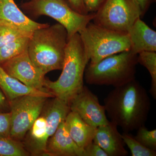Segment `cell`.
Returning a JSON list of instances; mask_svg holds the SVG:
<instances>
[{"label":"cell","mask_w":156,"mask_h":156,"mask_svg":"<svg viewBox=\"0 0 156 156\" xmlns=\"http://www.w3.org/2000/svg\"><path fill=\"white\" fill-rule=\"evenodd\" d=\"M27 1H30V0H26Z\"/></svg>","instance_id":"obj_31"},{"label":"cell","mask_w":156,"mask_h":156,"mask_svg":"<svg viewBox=\"0 0 156 156\" xmlns=\"http://www.w3.org/2000/svg\"><path fill=\"white\" fill-rule=\"evenodd\" d=\"M28 154L20 141L10 137H0V156H26Z\"/></svg>","instance_id":"obj_22"},{"label":"cell","mask_w":156,"mask_h":156,"mask_svg":"<svg viewBox=\"0 0 156 156\" xmlns=\"http://www.w3.org/2000/svg\"><path fill=\"white\" fill-rule=\"evenodd\" d=\"M11 124V112L0 111V137H10Z\"/></svg>","instance_id":"obj_25"},{"label":"cell","mask_w":156,"mask_h":156,"mask_svg":"<svg viewBox=\"0 0 156 156\" xmlns=\"http://www.w3.org/2000/svg\"><path fill=\"white\" fill-rule=\"evenodd\" d=\"M104 102L111 122L129 133L145 125L151 108L146 90L135 79L115 87Z\"/></svg>","instance_id":"obj_1"},{"label":"cell","mask_w":156,"mask_h":156,"mask_svg":"<svg viewBox=\"0 0 156 156\" xmlns=\"http://www.w3.org/2000/svg\"><path fill=\"white\" fill-rule=\"evenodd\" d=\"M68 2L74 10L82 14H89L87 12L83 0H67Z\"/></svg>","instance_id":"obj_28"},{"label":"cell","mask_w":156,"mask_h":156,"mask_svg":"<svg viewBox=\"0 0 156 156\" xmlns=\"http://www.w3.org/2000/svg\"><path fill=\"white\" fill-rule=\"evenodd\" d=\"M78 33L89 57V62L92 64L131 49L128 33L104 28L92 21Z\"/></svg>","instance_id":"obj_5"},{"label":"cell","mask_w":156,"mask_h":156,"mask_svg":"<svg viewBox=\"0 0 156 156\" xmlns=\"http://www.w3.org/2000/svg\"><path fill=\"white\" fill-rule=\"evenodd\" d=\"M137 62L148 71L151 76L150 92L154 99L156 98V53L144 51L137 54Z\"/></svg>","instance_id":"obj_20"},{"label":"cell","mask_w":156,"mask_h":156,"mask_svg":"<svg viewBox=\"0 0 156 156\" xmlns=\"http://www.w3.org/2000/svg\"><path fill=\"white\" fill-rule=\"evenodd\" d=\"M48 98L24 95L9 103L11 124L10 137L20 141L31 128L43 110Z\"/></svg>","instance_id":"obj_8"},{"label":"cell","mask_w":156,"mask_h":156,"mask_svg":"<svg viewBox=\"0 0 156 156\" xmlns=\"http://www.w3.org/2000/svg\"><path fill=\"white\" fill-rule=\"evenodd\" d=\"M68 37L60 23L34 31L29 41L27 52L31 60L43 74L61 70L64 63Z\"/></svg>","instance_id":"obj_3"},{"label":"cell","mask_w":156,"mask_h":156,"mask_svg":"<svg viewBox=\"0 0 156 156\" xmlns=\"http://www.w3.org/2000/svg\"><path fill=\"white\" fill-rule=\"evenodd\" d=\"M93 141L100 146L108 156L128 155L118 126L111 121L107 125L97 127Z\"/></svg>","instance_id":"obj_11"},{"label":"cell","mask_w":156,"mask_h":156,"mask_svg":"<svg viewBox=\"0 0 156 156\" xmlns=\"http://www.w3.org/2000/svg\"><path fill=\"white\" fill-rule=\"evenodd\" d=\"M105 0H83L88 13H95Z\"/></svg>","instance_id":"obj_27"},{"label":"cell","mask_w":156,"mask_h":156,"mask_svg":"<svg viewBox=\"0 0 156 156\" xmlns=\"http://www.w3.org/2000/svg\"><path fill=\"white\" fill-rule=\"evenodd\" d=\"M89 59L79 33L68 39L63 67L57 80L46 79L44 87L55 97L69 102L83 87L84 73Z\"/></svg>","instance_id":"obj_2"},{"label":"cell","mask_w":156,"mask_h":156,"mask_svg":"<svg viewBox=\"0 0 156 156\" xmlns=\"http://www.w3.org/2000/svg\"><path fill=\"white\" fill-rule=\"evenodd\" d=\"M0 65L8 74L24 85L41 91L50 92L45 88V75L34 64L27 50Z\"/></svg>","instance_id":"obj_9"},{"label":"cell","mask_w":156,"mask_h":156,"mask_svg":"<svg viewBox=\"0 0 156 156\" xmlns=\"http://www.w3.org/2000/svg\"><path fill=\"white\" fill-rule=\"evenodd\" d=\"M70 112L69 104L58 98L51 101L43 115L47 124V135L48 139L54 134L58 126L65 121Z\"/></svg>","instance_id":"obj_17"},{"label":"cell","mask_w":156,"mask_h":156,"mask_svg":"<svg viewBox=\"0 0 156 156\" xmlns=\"http://www.w3.org/2000/svg\"><path fill=\"white\" fill-rule=\"evenodd\" d=\"M21 7L34 17L47 16L55 20L66 28L68 39L83 29L95 16V13H78L67 0H30L23 3Z\"/></svg>","instance_id":"obj_6"},{"label":"cell","mask_w":156,"mask_h":156,"mask_svg":"<svg viewBox=\"0 0 156 156\" xmlns=\"http://www.w3.org/2000/svg\"><path fill=\"white\" fill-rule=\"evenodd\" d=\"M65 123L70 136L81 148L93 141L97 128L86 122L76 113L70 112Z\"/></svg>","instance_id":"obj_16"},{"label":"cell","mask_w":156,"mask_h":156,"mask_svg":"<svg viewBox=\"0 0 156 156\" xmlns=\"http://www.w3.org/2000/svg\"><path fill=\"white\" fill-rule=\"evenodd\" d=\"M32 33L9 23H0V47L17 39L31 37Z\"/></svg>","instance_id":"obj_21"},{"label":"cell","mask_w":156,"mask_h":156,"mask_svg":"<svg viewBox=\"0 0 156 156\" xmlns=\"http://www.w3.org/2000/svg\"><path fill=\"white\" fill-rule=\"evenodd\" d=\"M30 150L35 155H44L48 139L47 135V124L44 116H39L34 122L30 129Z\"/></svg>","instance_id":"obj_18"},{"label":"cell","mask_w":156,"mask_h":156,"mask_svg":"<svg viewBox=\"0 0 156 156\" xmlns=\"http://www.w3.org/2000/svg\"><path fill=\"white\" fill-rule=\"evenodd\" d=\"M0 90L9 103L24 95H33L47 98L55 96L50 92H44L29 87L8 74L0 65Z\"/></svg>","instance_id":"obj_15"},{"label":"cell","mask_w":156,"mask_h":156,"mask_svg":"<svg viewBox=\"0 0 156 156\" xmlns=\"http://www.w3.org/2000/svg\"><path fill=\"white\" fill-rule=\"evenodd\" d=\"M128 34L130 40V50L138 54L144 51L156 52V32L141 19L138 18Z\"/></svg>","instance_id":"obj_14"},{"label":"cell","mask_w":156,"mask_h":156,"mask_svg":"<svg viewBox=\"0 0 156 156\" xmlns=\"http://www.w3.org/2000/svg\"><path fill=\"white\" fill-rule=\"evenodd\" d=\"M137 54L131 50L114 54L96 63L87 64L86 83L96 86L121 87L135 79Z\"/></svg>","instance_id":"obj_4"},{"label":"cell","mask_w":156,"mask_h":156,"mask_svg":"<svg viewBox=\"0 0 156 156\" xmlns=\"http://www.w3.org/2000/svg\"><path fill=\"white\" fill-rule=\"evenodd\" d=\"M122 138L131 151L132 156H156V151L147 148L136 140L129 132H123Z\"/></svg>","instance_id":"obj_23"},{"label":"cell","mask_w":156,"mask_h":156,"mask_svg":"<svg viewBox=\"0 0 156 156\" xmlns=\"http://www.w3.org/2000/svg\"><path fill=\"white\" fill-rule=\"evenodd\" d=\"M9 106H10L9 101L0 90V111L4 112Z\"/></svg>","instance_id":"obj_30"},{"label":"cell","mask_w":156,"mask_h":156,"mask_svg":"<svg viewBox=\"0 0 156 156\" xmlns=\"http://www.w3.org/2000/svg\"><path fill=\"white\" fill-rule=\"evenodd\" d=\"M136 130L134 138L145 147L156 151V129L148 130L144 125Z\"/></svg>","instance_id":"obj_24"},{"label":"cell","mask_w":156,"mask_h":156,"mask_svg":"<svg viewBox=\"0 0 156 156\" xmlns=\"http://www.w3.org/2000/svg\"><path fill=\"white\" fill-rule=\"evenodd\" d=\"M143 16L136 0H105L92 21L104 28L128 33L136 20Z\"/></svg>","instance_id":"obj_7"},{"label":"cell","mask_w":156,"mask_h":156,"mask_svg":"<svg viewBox=\"0 0 156 156\" xmlns=\"http://www.w3.org/2000/svg\"><path fill=\"white\" fill-rule=\"evenodd\" d=\"M69 104L70 111L76 113L91 126L97 128L109 122L104 106L100 104L97 96L86 86H84Z\"/></svg>","instance_id":"obj_10"},{"label":"cell","mask_w":156,"mask_h":156,"mask_svg":"<svg viewBox=\"0 0 156 156\" xmlns=\"http://www.w3.org/2000/svg\"><path fill=\"white\" fill-rule=\"evenodd\" d=\"M83 156H108L105 151L92 141L83 149Z\"/></svg>","instance_id":"obj_26"},{"label":"cell","mask_w":156,"mask_h":156,"mask_svg":"<svg viewBox=\"0 0 156 156\" xmlns=\"http://www.w3.org/2000/svg\"><path fill=\"white\" fill-rule=\"evenodd\" d=\"M83 149L74 142L68 132L65 121L48 139L44 155L83 156Z\"/></svg>","instance_id":"obj_12"},{"label":"cell","mask_w":156,"mask_h":156,"mask_svg":"<svg viewBox=\"0 0 156 156\" xmlns=\"http://www.w3.org/2000/svg\"><path fill=\"white\" fill-rule=\"evenodd\" d=\"M0 23H9L30 33L49 25L30 19L17 7L14 0H0Z\"/></svg>","instance_id":"obj_13"},{"label":"cell","mask_w":156,"mask_h":156,"mask_svg":"<svg viewBox=\"0 0 156 156\" xmlns=\"http://www.w3.org/2000/svg\"><path fill=\"white\" fill-rule=\"evenodd\" d=\"M139 4L142 11L143 15H144L147 11L151 5L155 0H136Z\"/></svg>","instance_id":"obj_29"},{"label":"cell","mask_w":156,"mask_h":156,"mask_svg":"<svg viewBox=\"0 0 156 156\" xmlns=\"http://www.w3.org/2000/svg\"><path fill=\"white\" fill-rule=\"evenodd\" d=\"M30 37H26L17 39L0 47V64L16 57L27 50Z\"/></svg>","instance_id":"obj_19"}]
</instances>
